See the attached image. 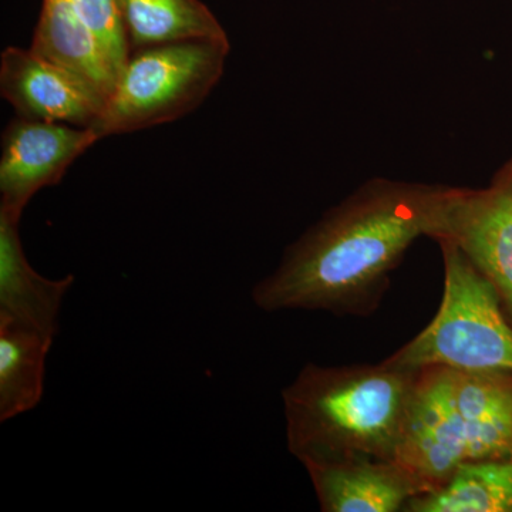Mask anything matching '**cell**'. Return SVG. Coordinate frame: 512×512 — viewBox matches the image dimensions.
Here are the masks:
<instances>
[{
  "instance_id": "6da1fadb",
  "label": "cell",
  "mask_w": 512,
  "mask_h": 512,
  "mask_svg": "<svg viewBox=\"0 0 512 512\" xmlns=\"http://www.w3.org/2000/svg\"><path fill=\"white\" fill-rule=\"evenodd\" d=\"M446 185L377 177L330 208L252 289L259 309L369 315L407 249L433 232Z\"/></svg>"
},
{
  "instance_id": "7a4b0ae2",
  "label": "cell",
  "mask_w": 512,
  "mask_h": 512,
  "mask_svg": "<svg viewBox=\"0 0 512 512\" xmlns=\"http://www.w3.org/2000/svg\"><path fill=\"white\" fill-rule=\"evenodd\" d=\"M416 369L309 363L282 392L289 451L303 466L396 460Z\"/></svg>"
},
{
  "instance_id": "3957f363",
  "label": "cell",
  "mask_w": 512,
  "mask_h": 512,
  "mask_svg": "<svg viewBox=\"0 0 512 512\" xmlns=\"http://www.w3.org/2000/svg\"><path fill=\"white\" fill-rule=\"evenodd\" d=\"M396 461L421 494L464 464L512 457V375L450 366L416 369Z\"/></svg>"
},
{
  "instance_id": "277c9868",
  "label": "cell",
  "mask_w": 512,
  "mask_h": 512,
  "mask_svg": "<svg viewBox=\"0 0 512 512\" xmlns=\"http://www.w3.org/2000/svg\"><path fill=\"white\" fill-rule=\"evenodd\" d=\"M437 244L444 262L439 311L387 360L409 369L440 365L512 375V328L500 296L456 245Z\"/></svg>"
},
{
  "instance_id": "5b68a950",
  "label": "cell",
  "mask_w": 512,
  "mask_h": 512,
  "mask_svg": "<svg viewBox=\"0 0 512 512\" xmlns=\"http://www.w3.org/2000/svg\"><path fill=\"white\" fill-rule=\"evenodd\" d=\"M225 40H190L133 50L99 121L100 140L181 119L207 99L224 74Z\"/></svg>"
},
{
  "instance_id": "8992f818",
  "label": "cell",
  "mask_w": 512,
  "mask_h": 512,
  "mask_svg": "<svg viewBox=\"0 0 512 512\" xmlns=\"http://www.w3.org/2000/svg\"><path fill=\"white\" fill-rule=\"evenodd\" d=\"M430 238L456 245L512 311V157L488 187L446 185Z\"/></svg>"
},
{
  "instance_id": "52a82bcc",
  "label": "cell",
  "mask_w": 512,
  "mask_h": 512,
  "mask_svg": "<svg viewBox=\"0 0 512 512\" xmlns=\"http://www.w3.org/2000/svg\"><path fill=\"white\" fill-rule=\"evenodd\" d=\"M100 140L90 127L16 117L3 131L0 211L22 217L30 200L60 183L70 167Z\"/></svg>"
},
{
  "instance_id": "ba28073f",
  "label": "cell",
  "mask_w": 512,
  "mask_h": 512,
  "mask_svg": "<svg viewBox=\"0 0 512 512\" xmlns=\"http://www.w3.org/2000/svg\"><path fill=\"white\" fill-rule=\"evenodd\" d=\"M0 93L19 117L77 127H94L106 107L89 83L30 47L3 50Z\"/></svg>"
},
{
  "instance_id": "9c48e42d",
  "label": "cell",
  "mask_w": 512,
  "mask_h": 512,
  "mask_svg": "<svg viewBox=\"0 0 512 512\" xmlns=\"http://www.w3.org/2000/svg\"><path fill=\"white\" fill-rule=\"evenodd\" d=\"M305 468L323 512L404 511L421 494L414 478L396 460L355 458Z\"/></svg>"
},
{
  "instance_id": "30bf717a",
  "label": "cell",
  "mask_w": 512,
  "mask_h": 512,
  "mask_svg": "<svg viewBox=\"0 0 512 512\" xmlns=\"http://www.w3.org/2000/svg\"><path fill=\"white\" fill-rule=\"evenodd\" d=\"M20 218L0 211V318L55 339L64 296L74 276L47 279L30 266L19 234Z\"/></svg>"
},
{
  "instance_id": "8fae6325",
  "label": "cell",
  "mask_w": 512,
  "mask_h": 512,
  "mask_svg": "<svg viewBox=\"0 0 512 512\" xmlns=\"http://www.w3.org/2000/svg\"><path fill=\"white\" fill-rule=\"evenodd\" d=\"M30 49L89 83L106 104L116 89V74L74 0H43Z\"/></svg>"
},
{
  "instance_id": "7c38bea8",
  "label": "cell",
  "mask_w": 512,
  "mask_h": 512,
  "mask_svg": "<svg viewBox=\"0 0 512 512\" xmlns=\"http://www.w3.org/2000/svg\"><path fill=\"white\" fill-rule=\"evenodd\" d=\"M53 338L15 320L0 318V421L30 412L42 402L46 359Z\"/></svg>"
},
{
  "instance_id": "4fadbf2b",
  "label": "cell",
  "mask_w": 512,
  "mask_h": 512,
  "mask_svg": "<svg viewBox=\"0 0 512 512\" xmlns=\"http://www.w3.org/2000/svg\"><path fill=\"white\" fill-rule=\"evenodd\" d=\"M123 8L131 52L167 43L228 39L200 0H123Z\"/></svg>"
},
{
  "instance_id": "5bb4252c",
  "label": "cell",
  "mask_w": 512,
  "mask_h": 512,
  "mask_svg": "<svg viewBox=\"0 0 512 512\" xmlns=\"http://www.w3.org/2000/svg\"><path fill=\"white\" fill-rule=\"evenodd\" d=\"M407 512H512V457L457 468L443 487L420 494Z\"/></svg>"
},
{
  "instance_id": "9a60e30c",
  "label": "cell",
  "mask_w": 512,
  "mask_h": 512,
  "mask_svg": "<svg viewBox=\"0 0 512 512\" xmlns=\"http://www.w3.org/2000/svg\"><path fill=\"white\" fill-rule=\"evenodd\" d=\"M101 53L119 79L130 56L123 0H74Z\"/></svg>"
}]
</instances>
